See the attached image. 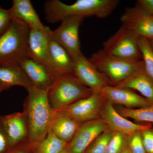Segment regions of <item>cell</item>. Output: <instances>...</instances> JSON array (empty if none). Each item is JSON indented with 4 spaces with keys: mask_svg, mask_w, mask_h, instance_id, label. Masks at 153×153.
I'll return each instance as SVG.
<instances>
[{
    "mask_svg": "<svg viewBox=\"0 0 153 153\" xmlns=\"http://www.w3.org/2000/svg\"><path fill=\"white\" fill-rule=\"evenodd\" d=\"M119 3L118 0H78L68 5L59 0H49L44 5L45 19L49 23L55 24L74 16L105 19L112 13Z\"/></svg>",
    "mask_w": 153,
    "mask_h": 153,
    "instance_id": "1",
    "label": "cell"
},
{
    "mask_svg": "<svg viewBox=\"0 0 153 153\" xmlns=\"http://www.w3.org/2000/svg\"><path fill=\"white\" fill-rule=\"evenodd\" d=\"M27 92L23 111L27 122L28 140L34 147L50 129L55 111L49 104L48 91L33 87Z\"/></svg>",
    "mask_w": 153,
    "mask_h": 153,
    "instance_id": "2",
    "label": "cell"
},
{
    "mask_svg": "<svg viewBox=\"0 0 153 153\" xmlns=\"http://www.w3.org/2000/svg\"><path fill=\"white\" fill-rule=\"evenodd\" d=\"M12 18L10 26L0 36V66L19 64L30 58L28 40L30 29L18 19Z\"/></svg>",
    "mask_w": 153,
    "mask_h": 153,
    "instance_id": "3",
    "label": "cell"
},
{
    "mask_svg": "<svg viewBox=\"0 0 153 153\" xmlns=\"http://www.w3.org/2000/svg\"><path fill=\"white\" fill-rule=\"evenodd\" d=\"M92 92L74 73H69L55 78L54 83L47 92V96L52 109L58 111L89 96Z\"/></svg>",
    "mask_w": 153,
    "mask_h": 153,
    "instance_id": "4",
    "label": "cell"
},
{
    "mask_svg": "<svg viewBox=\"0 0 153 153\" xmlns=\"http://www.w3.org/2000/svg\"><path fill=\"white\" fill-rule=\"evenodd\" d=\"M88 59L99 71L117 84L144 68L142 60L114 57L107 54L102 49L94 53Z\"/></svg>",
    "mask_w": 153,
    "mask_h": 153,
    "instance_id": "5",
    "label": "cell"
},
{
    "mask_svg": "<svg viewBox=\"0 0 153 153\" xmlns=\"http://www.w3.org/2000/svg\"><path fill=\"white\" fill-rule=\"evenodd\" d=\"M102 49L107 54L114 57L127 60H142L137 37L122 25L105 41Z\"/></svg>",
    "mask_w": 153,
    "mask_h": 153,
    "instance_id": "6",
    "label": "cell"
},
{
    "mask_svg": "<svg viewBox=\"0 0 153 153\" xmlns=\"http://www.w3.org/2000/svg\"><path fill=\"white\" fill-rule=\"evenodd\" d=\"M85 17L79 16L67 17L57 29L50 32L52 40L67 51L72 59L82 53L80 50L79 30Z\"/></svg>",
    "mask_w": 153,
    "mask_h": 153,
    "instance_id": "7",
    "label": "cell"
},
{
    "mask_svg": "<svg viewBox=\"0 0 153 153\" xmlns=\"http://www.w3.org/2000/svg\"><path fill=\"white\" fill-rule=\"evenodd\" d=\"M122 26L137 37L153 39V15L138 4L126 9L120 19Z\"/></svg>",
    "mask_w": 153,
    "mask_h": 153,
    "instance_id": "8",
    "label": "cell"
},
{
    "mask_svg": "<svg viewBox=\"0 0 153 153\" xmlns=\"http://www.w3.org/2000/svg\"><path fill=\"white\" fill-rule=\"evenodd\" d=\"M104 98L101 92L93 91L89 96L79 100L61 111L79 123L94 120L100 114Z\"/></svg>",
    "mask_w": 153,
    "mask_h": 153,
    "instance_id": "9",
    "label": "cell"
},
{
    "mask_svg": "<svg viewBox=\"0 0 153 153\" xmlns=\"http://www.w3.org/2000/svg\"><path fill=\"white\" fill-rule=\"evenodd\" d=\"M49 27L30 29L28 40V51L31 59L45 65L50 70V32Z\"/></svg>",
    "mask_w": 153,
    "mask_h": 153,
    "instance_id": "10",
    "label": "cell"
},
{
    "mask_svg": "<svg viewBox=\"0 0 153 153\" xmlns=\"http://www.w3.org/2000/svg\"><path fill=\"white\" fill-rule=\"evenodd\" d=\"M102 121H89L80 123L73 139L67 145L70 153H84L94 140L107 129Z\"/></svg>",
    "mask_w": 153,
    "mask_h": 153,
    "instance_id": "11",
    "label": "cell"
},
{
    "mask_svg": "<svg viewBox=\"0 0 153 153\" xmlns=\"http://www.w3.org/2000/svg\"><path fill=\"white\" fill-rule=\"evenodd\" d=\"M74 74L92 91L100 92L107 84L105 75L99 71L82 52L73 59Z\"/></svg>",
    "mask_w": 153,
    "mask_h": 153,
    "instance_id": "12",
    "label": "cell"
},
{
    "mask_svg": "<svg viewBox=\"0 0 153 153\" xmlns=\"http://www.w3.org/2000/svg\"><path fill=\"white\" fill-rule=\"evenodd\" d=\"M102 121L114 132L131 135L139 131L149 130V126L134 123L120 114L112 103L108 101L101 111Z\"/></svg>",
    "mask_w": 153,
    "mask_h": 153,
    "instance_id": "13",
    "label": "cell"
},
{
    "mask_svg": "<svg viewBox=\"0 0 153 153\" xmlns=\"http://www.w3.org/2000/svg\"><path fill=\"white\" fill-rule=\"evenodd\" d=\"M0 124L7 137L10 148L28 140L27 122L24 111L0 116Z\"/></svg>",
    "mask_w": 153,
    "mask_h": 153,
    "instance_id": "14",
    "label": "cell"
},
{
    "mask_svg": "<svg viewBox=\"0 0 153 153\" xmlns=\"http://www.w3.org/2000/svg\"><path fill=\"white\" fill-rule=\"evenodd\" d=\"M19 65L37 89L48 91L55 81V76L49 68L31 58L22 60Z\"/></svg>",
    "mask_w": 153,
    "mask_h": 153,
    "instance_id": "15",
    "label": "cell"
},
{
    "mask_svg": "<svg viewBox=\"0 0 153 153\" xmlns=\"http://www.w3.org/2000/svg\"><path fill=\"white\" fill-rule=\"evenodd\" d=\"M100 92L108 101L123 105L126 108H140L150 106L152 104L146 98L128 88L106 85L102 88Z\"/></svg>",
    "mask_w": 153,
    "mask_h": 153,
    "instance_id": "16",
    "label": "cell"
},
{
    "mask_svg": "<svg viewBox=\"0 0 153 153\" xmlns=\"http://www.w3.org/2000/svg\"><path fill=\"white\" fill-rule=\"evenodd\" d=\"M49 51L50 71L55 78L62 74H74L73 59L62 46L51 38L49 44Z\"/></svg>",
    "mask_w": 153,
    "mask_h": 153,
    "instance_id": "17",
    "label": "cell"
},
{
    "mask_svg": "<svg viewBox=\"0 0 153 153\" xmlns=\"http://www.w3.org/2000/svg\"><path fill=\"white\" fill-rule=\"evenodd\" d=\"M80 123L63 111H55L50 129L59 138L69 143Z\"/></svg>",
    "mask_w": 153,
    "mask_h": 153,
    "instance_id": "18",
    "label": "cell"
},
{
    "mask_svg": "<svg viewBox=\"0 0 153 153\" xmlns=\"http://www.w3.org/2000/svg\"><path fill=\"white\" fill-rule=\"evenodd\" d=\"M9 10L11 17L24 22L30 29H41L45 27L30 0H14Z\"/></svg>",
    "mask_w": 153,
    "mask_h": 153,
    "instance_id": "19",
    "label": "cell"
},
{
    "mask_svg": "<svg viewBox=\"0 0 153 153\" xmlns=\"http://www.w3.org/2000/svg\"><path fill=\"white\" fill-rule=\"evenodd\" d=\"M16 85L27 91L33 87L19 64L0 66V93Z\"/></svg>",
    "mask_w": 153,
    "mask_h": 153,
    "instance_id": "20",
    "label": "cell"
},
{
    "mask_svg": "<svg viewBox=\"0 0 153 153\" xmlns=\"http://www.w3.org/2000/svg\"><path fill=\"white\" fill-rule=\"evenodd\" d=\"M117 86L136 90L153 103V80L146 74L144 68L118 84Z\"/></svg>",
    "mask_w": 153,
    "mask_h": 153,
    "instance_id": "21",
    "label": "cell"
},
{
    "mask_svg": "<svg viewBox=\"0 0 153 153\" xmlns=\"http://www.w3.org/2000/svg\"><path fill=\"white\" fill-rule=\"evenodd\" d=\"M67 145L49 129L46 136L34 146L33 153H60Z\"/></svg>",
    "mask_w": 153,
    "mask_h": 153,
    "instance_id": "22",
    "label": "cell"
},
{
    "mask_svg": "<svg viewBox=\"0 0 153 153\" xmlns=\"http://www.w3.org/2000/svg\"><path fill=\"white\" fill-rule=\"evenodd\" d=\"M118 112L125 117L139 122L153 123V105L139 108H118Z\"/></svg>",
    "mask_w": 153,
    "mask_h": 153,
    "instance_id": "23",
    "label": "cell"
},
{
    "mask_svg": "<svg viewBox=\"0 0 153 153\" xmlns=\"http://www.w3.org/2000/svg\"><path fill=\"white\" fill-rule=\"evenodd\" d=\"M137 41L145 71L153 80V50L149 41L144 37H138Z\"/></svg>",
    "mask_w": 153,
    "mask_h": 153,
    "instance_id": "24",
    "label": "cell"
},
{
    "mask_svg": "<svg viewBox=\"0 0 153 153\" xmlns=\"http://www.w3.org/2000/svg\"><path fill=\"white\" fill-rule=\"evenodd\" d=\"M114 133L110 129H107L94 140L84 153H105Z\"/></svg>",
    "mask_w": 153,
    "mask_h": 153,
    "instance_id": "25",
    "label": "cell"
},
{
    "mask_svg": "<svg viewBox=\"0 0 153 153\" xmlns=\"http://www.w3.org/2000/svg\"><path fill=\"white\" fill-rule=\"evenodd\" d=\"M127 135L120 133H114L107 147L105 153H120L126 147Z\"/></svg>",
    "mask_w": 153,
    "mask_h": 153,
    "instance_id": "26",
    "label": "cell"
},
{
    "mask_svg": "<svg viewBox=\"0 0 153 153\" xmlns=\"http://www.w3.org/2000/svg\"><path fill=\"white\" fill-rule=\"evenodd\" d=\"M129 149L131 153H146L143 144L142 136L139 132L131 135Z\"/></svg>",
    "mask_w": 153,
    "mask_h": 153,
    "instance_id": "27",
    "label": "cell"
},
{
    "mask_svg": "<svg viewBox=\"0 0 153 153\" xmlns=\"http://www.w3.org/2000/svg\"><path fill=\"white\" fill-rule=\"evenodd\" d=\"M12 18L10 10L0 7V36L8 30L10 26Z\"/></svg>",
    "mask_w": 153,
    "mask_h": 153,
    "instance_id": "28",
    "label": "cell"
},
{
    "mask_svg": "<svg viewBox=\"0 0 153 153\" xmlns=\"http://www.w3.org/2000/svg\"><path fill=\"white\" fill-rule=\"evenodd\" d=\"M34 147L28 140L24 142L11 148L6 153H33Z\"/></svg>",
    "mask_w": 153,
    "mask_h": 153,
    "instance_id": "29",
    "label": "cell"
},
{
    "mask_svg": "<svg viewBox=\"0 0 153 153\" xmlns=\"http://www.w3.org/2000/svg\"><path fill=\"white\" fill-rule=\"evenodd\" d=\"M142 138L143 144L146 152L148 153H153V132L149 130L143 131Z\"/></svg>",
    "mask_w": 153,
    "mask_h": 153,
    "instance_id": "30",
    "label": "cell"
},
{
    "mask_svg": "<svg viewBox=\"0 0 153 153\" xmlns=\"http://www.w3.org/2000/svg\"><path fill=\"white\" fill-rule=\"evenodd\" d=\"M10 149L7 137L0 124V153H6Z\"/></svg>",
    "mask_w": 153,
    "mask_h": 153,
    "instance_id": "31",
    "label": "cell"
},
{
    "mask_svg": "<svg viewBox=\"0 0 153 153\" xmlns=\"http://www.w3.org/2000/svg\"><path fill=\"white\" fill-rule=\"evenodd\" d=\"M137 3L148 13L153 15V0H139Z\"/></svg>",
    "mask_w": 153,
    "mask_h": 153,
    "instance_id": "32",
    "label": "cell"
},
{
    "mask_svg": "<svg viewBox=\"0 0 153 153\" xmlns=\"http://www.w3.org/2000/svg\"><path fill=\"white\" fill-rule=\"evenodd\" d=\"M120 153H131L128 147H126Z\"/></svg>",
    "mask_w": 153,
    "mask_h": 153,
    "instance_id": "33",
    "label": "cell"
},
{
    "mask_svg": "<svg viewBox=\"0 0 153 153\" xmlns=\"http://www.w3.org/2000/svg\"><path fill=\"white\" fill-rule=\"evenodd\" d=\"M60 153H70V152H69V150H68V148L67 147L66 148H65V149L64 150L62 151Z\"/></svg>",
    "mask_w": 153,
    "mask_h": 153,
    "instance_id": "34",
    "label": "cell"
},
{
    "mask_svg": "<svg viewBox=\"0 0 153 153\" xmlns=\"http://www.w3.org/2000/svg\"><path fill=\"white\" fill-rule=\"evenodd\" d=\"M149 41L150 43L151 47H152V49L153 50V39L149 40Z\"/></svg>",
    "mask_w": 153,
    "mask_h": 153,
    "instance_id": "35",
    "label": "cell"
}]
</instances>
